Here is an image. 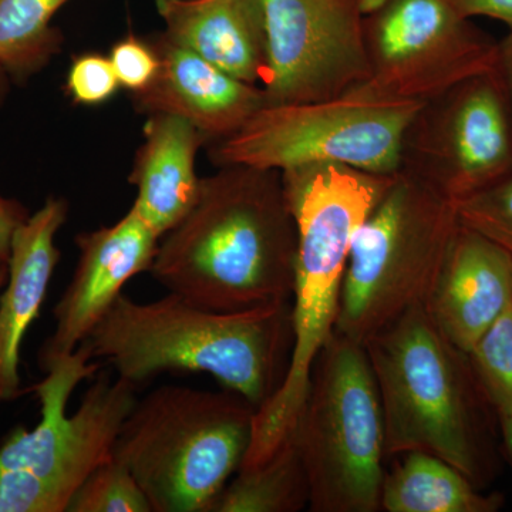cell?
<instances>
[{
	"label": "cell",
	"instance_id": "obj_1",
	"mask_svg": "<svg viewBox=\"0 0 512 512\" xmlns=\"http://www.w3.org/2000/svg\"><path fill=\"white\" fill-rule=\"evenodd\" d=\"M201 178L191 211L158 242L151 275L207 311L291 302L298 231L282 174L225 165Z\"/></svg>",
	"mask_w": 512,
	"mask_h": 512
},
{
	"label": "cell",
	"instance_id": "obj_2",
	"mask_svg": "<svg viewBox=\"0 0 512 512\" xmlns=\"http://www.w3.org/2000/svg\"><path fill=\"white\" fill-rule=\"evenodd\" d=\"M292 346L291 302L221 313L168 292L144 303L121 293L82 348L136 386L165 372L210 373L258 410L284 383Z\"/></svg>",
	"mask_w": 512,
	"mask_h": 512
},
{
	"label": "cell",
	"instance_id": "obj_3",
	"mask_svg": "<svg viewBox=\"0 0 512 512\" xmlns=\"http://www.w3.org/2000/svg\"><path fill=\"white\" fill-rule=\"evenodd\" d=\"M281 174L298 231L293 346L284 383L256 410L241 468L264 463L292 436L308 396L313 365L335 330L353 237L396 175L342 164L305 165Z\"/></svg>",
	"mask_w": 512,
	"mask_h": 512
},
{
	"label": "cell",
	"instance_id": "obj_4",
	"mask_svg": "<svg viewBox=\"0 0 512 512\" xmlns=\"http://www.w3.org/2000/svg\"><path fill=\"white\" fill-rule=\"evenodd\" d=\"M363 346L379 389L386 456L424 451L481 487L490 473L487 400L467 353L448 342L424 306Z\"/></svg>",
	"mask_w": 512,
	"mask_h": 512
},
{
	"label": "cell",
	"instance_id": "obj_5",
	"mask_svg": "<svg viewBox=\"0 0 512 512\" xmlns=\"http://www.w3.org/2000/svg\"><path fill=\"white\" fill-rule=\"evenodd\" d=\"M256 409L238 393L161 386L137 400L114 458L136 478L153 512H210L242 466Z\"/></svg>",
	"mask_w": 512,
	"mask_h": 512
},
{
	"label": "cell",
	"instance_id": "obj_6",
	"mask_svg": "<svg viewBox=\"0 0 512 512\" xmlns=\"http://www.w3.org/2000/svg\"><path fill=\"white\" fill-rule=\"evenodd\" d=\"M97 369L80 346L30 387L42 417L32 430L15 427L0 443V512H67L84 481L113 458L138 400L136 384L104 373L84 393L79 409L67 413L74 389Z\"/></svg>",
	"mask_w": 512,
	"mask_h": 512
},
{
	"label": "cell",
	"instance_id": "obj_7",
	"mask_svg": "<svg viewBox=\"0 0 512 512\" xmlns=\"http://www.w3.org/2000/svg\"><path fill=\"white\" fill-rule=\"evenodd\" d=\"M460 227L453 201L396 173L353 237L335 332L365 345L426 305Z\"/></svg>",
	"mask_w": 512,
	"mask_h": 512
},
{
	"label": "cell",
	"instance_id": "obj_8",
	"mask_svg": "<svg viewBox=\"0 0 512 512\" xmlns=\"http://www.w3.org/2000/svg\"><path fill=\"white\" fill-rule=\"evenodd\" d=\"M312 512H376L384 478L382 404L365 346L333 330L292 433Z\"/></svg>",
	"mask_w": 512,
	"mask_h": 512
},
{
	"label": "cell",
	"instance_id": "obj_9",
	"mask_svg": "<svg viewBox=\"0 0 512 512\" xmlns=\"http://www.w3.org/2000/svg\"><path fill=\"white\" fill-rule=\"evenodd\" d=\"M421 104L357 89L311 103L266 104L234 136L211 144V161L217 167L248 165L279 173L342 164L394 175L402 165L404 134Z\"/></svg>",
	"mask_w": 512,
	"mask_h": 512
},
{
	"label": "cell",
	"instance_id": "obj_10",
	"mask_svg": "<svg viewBox=\"0 0 512 512\" xmlns=\"http://www.w3.org/2000/svg\"><path fill=\"white\" fill-rule=\"evenodd\" d=\"M363 32L369 79L356 89L379 99L426 103L497 64L498 40L454 0H384Z\"/></svg>",
	"mask_w": 512,
	"mask_h": 512
},
{
	"label": "cell",
	"instance_id": "obj_11",
	"mask_svg": "<svg viewBox=\"0 0 512 512\" xmlns=\"http://www.w3.org/2000/svg\"><path fill=\"white\" fill-rule=\"evenodd\" d=\"M400 171L454 204L512 173V120L497 70L421 104Z\"/></svg>",
	"mask_w": 512,
	"mask_h": 512
},
{
	"label": "cell",
	"instance_id": "obj_12",
	"mask_svg": "<svg viewBox=\"0 0 512 512\" xmlns=\"http://www.w3.org/2000/svg\"><path fill=\"white\" fill-rule=\"evenodd\" d=\"M266 104L343 96L369 79L363 0H264Z\"/></svg>",
	"mask_w": 512,
	"mask_h": 512
},
{
	"label": "cell",
	"instance_id": "obj_13",
	"mask_svg": "<svg viewBox=\"0 0 512 512\" xmlns=\"http://www.w3.org/2000/svg\"><path fill=\"white\" fill-rule=\"evenodd\" d=\"M158 239L133 207L111 227L77 235L79 261L53 309L55 330L39 352L43 372L83 345L131 278L150 272Z\"/></svg>",
	"mask_w": 512,
	"mask_h": 512
},
{
	"label": "cell",
	"instance_id": "obj_14",
	"mask_svg": "<svg viewBox=\"0 0 512 512\" xmlns=\"http://www.w3.org/2000/svg\"><path fill=\"white\" fill-rule=\"evenodd\" d=\"M160 57L154 82L133 94L141 113H168L190 121L210 143L234 136L266 106L258 84L242 82L220 67L171 43L160 33L150 39Z\"/></svg>",
	"mask_w": 512,
	"mask_h": 512
},
{
	"label": "cell",
	"instance_id": "obj_15",
	"mask_svg": "<svg viewBox=\"0 0 512 512\" xmlns=\"http://www.w3.org/2000/svg\"><path fill=\"white\" fill-rule=\"evenodd\" d=\"M512 303V256L461 225L427 299L434 325L468 353Z\"/></svg>",
	"mask_w": 512,
	"mask_h": 512
},
{
	"label": "cell",
	"instance_id": "obj_16",
	"mask_svg": "<svg viewBox=\"0 0 512 512\" xmlns=\"http://www.w3.org/2000/svg\"><path fill=\"white\" fill-rule=\"evenodd\" d=\"M67 215L66 200L47 198L13 237L8 281L0 292V404L13 402L23 394L20 352L59 264L56 235Z\"/></svg>",
	"mask_w": 512,
	"mask_h": 512
},
{
	"label": "cell",
	"instance_id": "obj_17",
	"mask_svg": "<svg viewBox=\"0 0 512 512\" xmlns=\"http://www.w3.org/2000/svg\"><path fill=\"white\" fill-rule=\"evenodd\" d=\"M163 35L237 77L262 83L266 72L264 0H156Z\"/></svg>",
	"mask_w": 512,
	"mask_h": 512
},
{
	"label": "cell",
	"instance_id": "obj_18",
	"mask_svg": "<svg viewBox=\"0 0 512 512\" xmlns=\"http://www.w3.org/2000/svg\"><path fill=\"white\" fill-rule=\"evenodd\" d=\"M148 117L130 183L137 188L134 210L161 238L198 200L201 178L195 171V157L205 138L190 121L175 114Z\"/></svg>",
	"mask_w": 512,
	"mask_h": 512
},
{
	"label": "cell",
	"instance_id": "obj_19",
	"mask_svg": "<svg viewBox=\"0 0 512 512\" xmlns=\"http://www.w3.org/2000/svg\"><path fill=\"white\" fill-rule=\"evenodd\" d=\"M384 473L380 510L387 512H495L503 494L481 493L473 481L443 458L410 451Z\"/></svg>",
	"mask_w": 512,
	"mask_h": 512
},
{
	"label": "cell",
	"instance_id": "obj_20",
	"mask_svg": "<svg viewBox=\"0 0 512 512\" xmlns=\"http://www.w3.org/2000/svg\"><path fill=\"white\" fill-rule=\"evenodd\" d=\"M309 508L305 466L293 437L258 466L238 476L212 504L210 512H298Z\"/></svg>",
	"mask_w": 512,
	"mask_h": 512
},
{
	"label": "cell",
	"instance_id": "obj_21",
	"mask_svg": "<svg viewBox=\"0 0 512 512\" xmlns=\"http://www.w3.org/2000/svg\"><path fill=\"white\" fill-rule=\"evenodd\" d=\"M70 0H0V67L22 84L42 72L62 45L53 28L56 13Z\"/></svg>",
	"mask_w": 512,
	"mask_h": 512
},
{
	"label": "cell",
	"instance_id": "obj_22",
	"mask_svg": "<svg viewBox=\"0 0 512 512\" xmlns=\"http://www.w3.org/2000/svg\"><path fill=\"white\" fill-rule=\"evenodd\" d=\"M467 356L488 406L498 419L512 416V303Z\"/></svg>",
	"mask_w": 512,
	"mask_h": 512
},
{
	"label": "cell",
	"instance_id": "obj_23",
	"mask_svg": "<svg viewBox=\"0 0 512 512\" xmlns=\"http://www.w3.org/2000/svg\"><path fill=\"white\" fill-rule=\"evenodd\" d=\"M67 512L153 511L131 471L113 456L84 481Z\"/></svg>",
	"mask_w": 512,
	"mask_h": 512
},
{
	"label": "cell",
	"instance_id": "obj_24",
	"mask_svg": "<svg viewBox=\"0 0 512 512\" xmlns=\"http://www.w3.org/2000/svg\"><path fill=\"white\" fill-rule=\"evenodd\" d=\"M454 205L463 227L512 256V173Z\"/></svg>",
	"mask_w": 512,
	"mask_h": 512
},
{
	"label": "cell",
	"instance_id": "obj_25",
	"mask_svg": "<svg viewBox=\"0 0 512 512\" xmlns=\"http://www.w3.org/2000/svg\"><path fill=\"white\" fill-rule=\"evenodd\" d=\"M120 82L109 57L84 55L74 59L67 74V94L80 106H99L119 90Z\"/></svg>",
	"mask_w": 512,
	"mask_h": 512
},
{
	"label": "cell",
	"instance_id": "obj_26",
	"mask_svg": "<svg viewBox=\"0 0 512 512\" xmlns=\"http://www.w3.org/2000/svg\"><path fill=\"white\" fill-rule=\"evenodd\" d=\"M109 59L120 86L133 94L146 90L160 69V57L150 40L136 36H127L117 42L111 49Z\"/></svg>",
	"mask_w": 512,
	"mask_h": 512
},
{
	"label": "cell",
	"instance_id": "obj_27",
	"mask_svg": "<svg viewBox=\"0 0 512 512\" xmlns=\"http://www.w3.org/2000/svg\"><path fill=\"white\" fill-rule=\"evenodd\" d=\"M25 205L0 194V268L8 265L16 229L29 218Z\"/></svg>",
	"mask_w": 512,
	"mask_h": 512
},
{
	"label": "cell",
	"instance_id": "obj_28",
	"mask_svg": "<svg viewBox=\"0 0 512 512\" xmlns=\"http://www.w3.org/2000/svg\"><path fill=\"white\" fill-rule=\"evenodd\" d=\"M467 18H485L504 23L512 30V0H454Z\"/></svg>",
	"mask_w": 512,
	"mask_h": 512
},
{
	"label": "cell",
	"instance_id": "obj_29",
	"mask_svg": "<svg viewBox=\"0 0 512 512\" xmlns=\"http://www.w3.org/2000/svg\"><path fill=\"white\" fill-rule=\"evenodd\" d=\"M498 76L507 99L512 120V30H508L503 39L498 40L497 64H495Z\"/></svg>",
	"mask_w": 512,
	"mask_h": 512
},
{
	"label": "cell",
	"instance_id": "obj_30",
	"mask_svg": "<svg viewBox=\"0 0 512 512\" xmlns=\"http://www.w3.org/2000/svg\"><path fill=\"white\" fill-rule=\"evenodd\" d=\"M501 431H503V439L505 450H507L508 457L512 463V416L503 417L500 419Z\"/></svg>",
	"mask_w": 512,
	"mask_h": 512
},
{
	"label": "cell",
	"instance_id": "obj_31",
	"mask_svg": "<svg viewBox=\"0 0 512 512\" xmlns=\"http://www.w3.org/2000/svg\"><path fill=\"white\" fill-rule=\"evenodd\" d=\"M9 83L10 77L8 76V73L0 67V104H2L3 101H5L6 96H8Z\"/></svg>",
	"mask_w": 512,
	"mask_h": 512
},
{
	"label": "cell",
	"instance_id": "obj_32",
	"mask_svg": "<svg viewBox=\"0 0 512 512\" xmlns=\"http://www.w3.org/2000/svg\"><path fill=\"white\" fill-rule=\"evenodd\" d=\"M6 281H8V265L2 266V268H0V292H2Z\"/></svg>",
	"mask_w": 512,
	"mask_h": 512
}]
</instances>
